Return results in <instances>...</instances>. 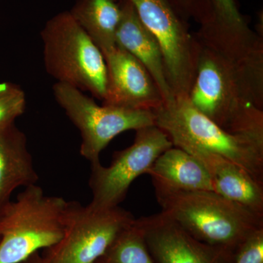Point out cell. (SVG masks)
Here are the masks:
<instances>
[{"label":"cell","instance_id":"1","mask_svg":"<svg viewBox=\"0 0 263 263\" xmlns=\"http://www.w3.org/2000/svg\"><path fill=\"white\" fill-rule=\"evenodd\" d=\"M196 75L187 99L230 133L263 134V39L200 28Z\"/></svg>","mask_w":263,"mask_h":263},{"label":"cell","instance_id":"2","mask_svg":"<svg viewBox=\"0 0 263 263\" xmlns=\"http://www.w3.org/2000/svg\"><path fill=\"white\" fill-rule=\"evenodd\" d=\"M154 187L161 212L207 245L235 253L251 233L263 228V217L215 192Z\"/></svg>","mask_w":263,"mask_h":263},{"label":"cell","instance_id":"3","mask_svg":"<svg viewBox=\"0 0 263 263\" xmlns=\"http://www.w3.org/2000/svg\"><path fill=\"white\" fill-rule=\"evenodd\" d=\"M155 125L173 146L190 153L221 156L263 183V134L230 133L194 108L187 98H174L154 111Z\"/></svg>","mask_w":263,"mask_h":263},{"label":"cell","instance_id":"4","mask_svg":"<svg viewBox=\"0 0 263 263\" xmlns=\"http://www.w3.org/2000/svg\"><path fill=\"white\" fill-rule=\"evenodd\" d=\"M68 201L48 196L37 184L0 209V263H20L63 236Z\"/></svg>","mask_w":263,"mask_h":263},{"label":"cell","instance_id":"5","mask_svg":"<svg viewBox=\"0 0 263 263\" xmlns=\"http://www.w3.org/2000/svg\"><path fill=\"white\" fill-rule=\"evenodd\" d=\"M41 35L48 73L57 82L88 91L103 101L107 85L105 58L70 12L50 19Z\"/></svg>","mask_w":263,"mask_h":263},{"label":"cell","instance_id":"6","mask_svg":"<svg viewBox=\"0 0 263 263\" xmlns=\"http://www.w3.org/2000/svg\"><path fill=\"white\" fill-rule=\"evenodd\" d=\"M135 219L119 206L101 209L68 201L63 236L45 249L43 258L48 263H95Z\"/></svg>","mask_w":263,"mask_h":263},{"label":"cell","instance_id":"7","mask_svg":"<svg viewBox=\"0 0 263 263\" xmlns=\"http://www.w3.org/2000/svg\"><path fill=\"white\" fill-rule=\"evenodd\" d=\"M55 100L72 124L80 131V153L91 164L100 162V155L121 133L155 125L154 111L100 105L83 91L57 82Z\"/></svg>","mask_w":263,"mask_h":263},{"label":"cell","instance_id":"8","mask_svg":"<svg viewBox=\"0 0 263 263\" xmlns=\"http://www.w3.org/2000/svg\"><path fill=\"white\" fill-rule=\"evenodd\" d=\"M118 1V0H116ZM162 50L166 78L174 98H187L196 75L198 43L167 0H129Z\"/></svg>","mask_w":263,"mask_h":263},{"label":"cell","instance_id":"9","mask_svg":"<svg viewBox=\"0 0 263 263\" xmlns=\"http://www.w3.org/2000/svg\"><path fill=\"white\" fill-rule=\"evenodd\" d=\"M134 142L125 149L114 153L108 167L100 162L91 164L90 204L101 209L119 206L132 183L147 174L156 160L173 146L167 135L157 126L137 129Z\"/></svg>","mask_w":263,"mask_h":263},{"label":"cell","instance_id":"10","mask_svg":"<svg viewBox=\"0 0 263 263\" xmlns=\"http://www.w3.org/2000/svg\"><path fill=\"white\" fill-rule=\"evenodd\" d=\"M155 263H233L234 252L196 239L160 212L136 219Z\"/></svg>","mask_w":263,"mask_h":263},{"label":"cell","instance_id":"11","mask_svg":"<svg viewBox=\"0 0 263 263\" xmlns=\"http://www.w3.org/2000/svg\"><path fill=\"white\" fill-rule=\"evenodd\" d=\"M107 67L103 105L155 111L164 103L152 76L141 62L117 46L104 56Z\"/></svg>","mask_w":263,"mask_h":263},{"label":"cell","instance_id":"12","mask_svg":"<svg viewBox=\"0 0 263 263\" xmlns=\"http://www.w3.org/2000/svg\"><path fill=\"white\" fill-rule=\"evenodd\" d=\"M122 10L117 32V45L136 58L153 78L164 103L174 98L164 67L163 55L155 36L142 23L129 0H118Z\"/></svg>","mask_w":263,"mask_h":263},{"label":"cell","instance_id":"13","mask_svg":"<svg viewBox=\"0 0 263 263\" xmlns=\"http://www.w3.org/2000/svg\"><path fill=\"white\" fill-rule=\"evenodd\" d=\"M207 169L214 192L263 217V183L238 164L203 151L190 152Z\"/></svg>","mask_w":263,"mask_h":263},{"label":"cell","instance_id":"14","mask_svg":"<svg viewBox=\"0 0 263 263\" xmlns=\"http://www.w3.org/2000/svg\"><path fill=\"white\" fill-rule=\"evenodd\" d=\"M27 136L15 123L0 127V209L16 189L37 184Z\"/></svg>","mask_w":263,"mask_h":263},{"label":"cell","instance_id":"15","mask_svg":"<svg viewBox=\"0 0 263 263\" xmlns=\"http://www.w3.org/2000/svg\"><path fill=\"white\" fill-rule=\"evenodd\" d=\"M153 185L174 190L214 191L204 164L181 148L172 146L156 160L147 172Z\"/></svg>","mask_w":263,"mask_h":263},{"label":"cell","instance_id":"16","mask_svg":"<svg viewBox=\"0 0 263 263\" xmlns=\"http://www.w3.org/2000/svg\"><path fill=\"white\" fill-rule=\"evenodd\" d=\"M103 56L117 47L122 10L116 0H79L70 11Z\"/></svg>","mask_w":263,"mask_h":263},{"label":"cell","instance_id":"17","mask_svg":"<svg viewBox=\"0 0 263 263\" xmlns=\"http://www.w3.org/2000/svg\"><path fill=\"white\" fill-rule=\"evenodd\" d=\"M101 259L105 263H155L136 219L119 235Z\"/></svg>","mask_w":263,"mask_h":263},{"label":"cell","instance_id":"18","mask_svg":"<svg viewBox=\"0 0 263 263\" xmlns=\"http://www.w3.org/2000/svg\"><path fill=\"white\" fill-rule=\"evenodd\" d=\"M210 22L200 28L230 33H247L252 29L239 12L235 0H211Z\"/></svg>","mask_w":263,"mask_h":263},{"label":"cell","instance_id":"19","mask_svg":"<svg viewBox=\"0 0 263 263\" xmlns=\"http://www.w3.org/2000/svg\"><path fill=\"white\" fill-rule=\"evenodd\" d=\"M26 107V94L18 85L0 83V127L15 123L25 112Z\"/></svg>","mask_w":263,"mask_h":263},{"label":"cell","instance_id":"20","mask_svg":"<svg viewBox=\"0 0 263 263\" xmlns=\"http://www.w3.org/2000/svg\"><path fill=\"white\" fill-rule=\"evenodd\" d=\"M183 18L193 19L200 26L210 22L211 0H167Z\"/></svg>","mask_w":263,"mask_h":263},{"label":"cell","instance_id":"21","mask_svg":"<svg viewBox=\"0 0 263 263\" xmlns=\"http://www.w3.org/2000/svg\"><path fill=\"white\" fill-rule=\"evenodd\" d=\"M233 263H263V228L246 238L235 252Z\"/></svg>","mask_w":263,"mask_h":263},{"label":"cell","instance_id":"22","mask_svg":"<svg viewBox=\"0 0 263 263\" xmlns=\"http://www.w3.org/2000/svg\"><path fill=\"white\" fill-rule=\"evenodd\" d=\"M20 263H48L39 252H35Z\"/></svg>","mask_w":263,"mask_h":263},{"label":"cell","instance_id":"23","mask_svg":"<svg viewBox=\"0 0 263 263\" xmlns=\"http://www.w3.org/2000/svg\"><path fill=\"white\" fill-rule=\"evenodd\" d=\"M95 263H105L103 262V260H102L101 258H100V259H98V261H96V262H95Z\"/></svg>","mask_w":263,"mask_h":263}]
</instances>
